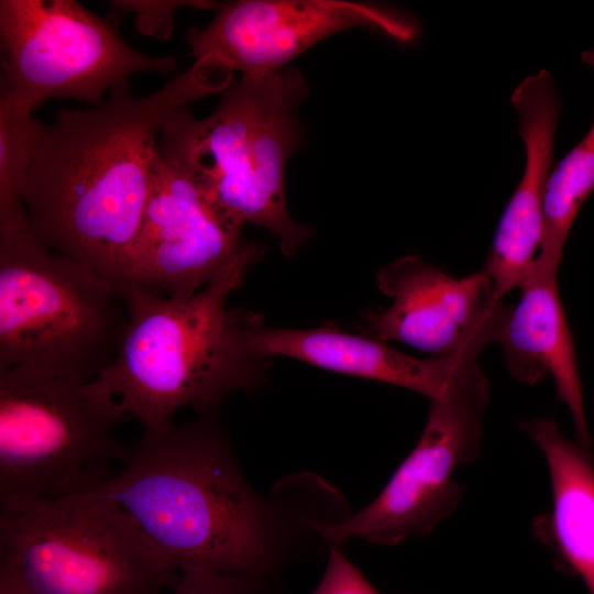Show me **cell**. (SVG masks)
Wrapping results in <instances>:
<instances>
[{
  "label": "cell",
  "instance_id": "7a4b0ae2",
  "mask_svg": "<svg viewBox=\"0 0 594 594\" xmlns=\"http://www.w3.org/2000/svg\"><path fill=\"white\" fill-rule=\"evenodd\" d=\"M202 62L145 97L123 81L87 109H61L44 125L22 187L29 227L118 294L146 205L165 119L226 89Z\"/></svg>",
  "mask_w": 594,
  "mask_h": 594
},
{
  "label": "cell",
  "instance_id": "4fadbf2b",
  "mask_svg": "<svg viewBox=\"0 0 594 594\" xmlns=\"http://www.w3.org/2000/svg\"><path fill=\"white\" fill-rule=\"evenodd\" d=\"M510 101L525 146V168L499 219L483 270L502 299L519 287L539 251L544 186L552 167L562 108L547 69L526 77L513 91Z\"/></svg>",
  "mask_w": 594,
  "mask_h": 594
},
{
  "label": "cell",
  "instance_id": "6da1fadb",
  "mask_svg": "<svg viewBox=\"0 0 594 594\" xmlns=\"http://www.w3.org/2000/svg\"><path fill=\"white\" fill-rule=\"evenodd\" d=\"M90 493L119 505L179 572L267 581L311 538L327 544L320 525L350 514L341 494L315 474L290 475L260 495L217 415L144 431L119 470Z\"/></svg>",
  "mask_w": 594,
  "mask_h": 594
},
{
  "label": "cell",
  "instance_id": "52a82bcc",
  "mask_svg": "<svg viewBox=\"0 0 594 594\" xmlns=\"http://www.w3.org/2000/svg\"><path fill=\"white\" fill-rule=\"evenodd\" d=\"M125 419L98 380L0 371V503L95 491L130 452L116 433Z\"/></svg>",
  "mask_w": 594,
  "mask_h": 594
},
{
  "label": "cell",
  "instance_id": "44dd1931",
  "mask_svg": "<svg viewBox=\"0 0 594 594\" xmlns=\"http://www.w3.org/2000/svg\"><path fill=\"white\" fill-rule=\"evenodd\" d=\"M310 594H380L340 548L328 550L322 579Z\"/></svg>",
  "mask_w": 594,
  "mask_h": 594
},
{
  "label": "cell",
  "instance_id": "9c48e42d",
  "mask_svg": "<svg viewBox=\"0 0 594 594\" xmlns=\"http://www.w3.org/2000/svg\"><path fill=\"white\" fill-rule=\"evenodd\" d=\"M488 404L484 372L430 400L418 442L377 497L343 520L318 528L329 548H340L352 539L396 546L430 535L460 502L461 487L453 475L480 455Z\"/></svg>",
  "mask_w": 594,
  "mask_h": 594
},
{
  "label": "cell",
  "instance_id": "7c38bea8",
  "mask_svg": "<svg viewBox=\"0 0 594 594\" xmlns=\"http://www.w3.org/2000/svg\"><path fill=\"white\" fill-rule=\"evenodd\" d=\"M376 284L392 302L365 316L363 334L436 356L476 360L496 341L509 309L486 272L457 278L416 255L384 266Z\"/></svg>",
  "mask_w": 594,
  "mask_h": 594
},
{
  "label": "cell",
  "instance_id": "3957f363",
  "mask_svg": "<svg viewBox=\"0 0 594 594\" xmlns=\"http://www.w3.org/2000/svg\"><path fill=\"white\" fill-rule=\"evenodd\" d=\"M260 254L261 245L251 242L207 286L187 296L132 287L119 294L128 314L125 333L97 380L127 419L134 418L144 431H161L185 407L213 416L230 394L263 385L268 360L250 344L262 318L228 307Z\"/></svg>",
  "mask_w": 594,
  "mask_h": 594
},
{
  "label": "cell",
  "instance_id": "8fae6325",
  "mask_svg": "<svg viewBox=\"0 0 594 594\" xmlns=\"http://www.w3.org/2000/svg\"><path fill=\"white\" fill-rule=\"evenodd\" d=\"M226 220L196 180L158 152L123 285L164 297L207 286L251 242Z\"/></svg>",
  "mask_w": 594,
  "mask_h": 594
},
{
  "label": "cell",
  "instance_id": "8992f818",
  "mask_svg": "<svg viewBox=\"0 0 594 594\" xmlns=\"http://www.w3.org/2000/svg\"><path fill=\"white\" fill-rule=\"evenodd\" d=\"M0 574L31 594H166L180 572L95 493L1 503Z\"/></svg>",
  "mask_w": 594,
  "mask_h": 594
},
{
  "label": "cell",
  "instance_id": "2e32d148",
  "mask_svg": "<svg viewBox=\"0 0 594 594\" xmlns=\"http://www.w3.org/2000/svg\"><path fill=\"white\" fill-rule=\"evenodd\" d=\"M542 452L550 479L551 508L532 520L535 537L563 572L578 575L594 594V461L588 448L565 438L554 420L521 424Z\"/></svg>",
  "mask_w": 594,
  "mask_h": 594
},
{
  "label": "cell",
  "instance_id": "277c9868",
  "mask_svg": "<svg viewBox=\"0 0 594 594\" xmlns=\"http://www.w3.org/2000/svg\"><path fill=\"white\" fill-rule=\"evenodd\" d=\"M305 77L284 68L241 77L222 91L215 111L195 118L187 107L164 121L158 152L188 173L230 223L270 231L292 256L310 235L287 208L284 175L300 140L296 110L308 96Z\"/></svg>",
  "mask_w": 594,
  "mask_h": 594
},
{
  "label": "cell",
  "instance_id": "7402d4cb",
  "mask_svg": "<svg viewBox=\"0 0 594 594\" xmlns=\"http://www.w3.org/2000/svg\"><path fill=\"white\" fill-rule=\"evenodd\" d=\"M0 594H31L11 578L0 574Z\"/></svg>",
  "mask_w": 594,
  "mask_h": 594
},
{
  "label": "cell",
  "instance_id": "5bb4252c",
  "mask_svg": "<svg viewBox=\"0 0 594 594\" xmlns=\"http://www.w3.org/2000/svg\"><path fill=\"white\" fill-rule=\"evenodd\" d=\"M264 359L287 356L329 371L369 378L440 399L479 374L476 360L435 356L418 359L366 336L333 328L289 329L258 321L250 338Z\"/></svg>",
  "mask_w": 594,
  "mask_h": 594
},
{
  "label": "cell",
  "instance_id": "d6986e66",
  "mask_svg": "<svg viewBox=\"0 0 594 594\" xmlns=\"http://www.w3.org/2000/svg\"><path fill=\"white\" fill-rule=\"evenodd\" d=\"M267 580L239 576L209 570L180 571L166 594H263Z\"/></svg>",
  "mask_w": 594,
  "mask_h": 594
},
{
  "label": "cell",
  "instance_id": "ffe728a7",
  "mask_svg": "<svg viewBox=\"0 0 594 594\" xmlns=\"http://www.w3.org/2000/svg\"><path fill=\"white\" fill-rule=\"evenodd\" d=\"M117 9L132 11L138 29L151 36L167 38L173 30L174 14L183 7L215 9L211 1H111Z\"/></svg>",
  "mask_w": 594,
  "mask_h": 594
},
{
  "label": "cell",
  "instance_id": "30bf717a",
  "mask_svg": "<svg viewBox=\"0 0 594 594\" xmlns=\"http://www.w3.org/2000/svg\"><path fill=\"white\" fill-rule=\"evenodd\" d=\"M371 28L408 43L416 23L387 7L343 0H240L224 3L186 40L195 61L231 76L260 78L286 68L302 52L336 33Z\"/></svg>",
  "mask_w": 594,
  "mask_h": 594
},
{
  "label": "cell",
  "instance_id": "ac0fdd59",
  "mask_svg": "<svg viewBox=\"0 0 594 594\" xmlns=\"http://www.w3.org/2000/svg\"><path fill=\"white\" fill-rule=\"evenodd\" d=\"M32 111L0 97V220L26 215L22 187L44 128Z\"/></svg>",
  "mask_w": 594,
  "mask_h": 594
},
{
  "label": "cell",
  "instance_id": "5b68a950",
  "mask_svg": "<svg viewBox=\"0 0 594 594\" xmlns=\"http://www.w3.org/2000/svg\"><path fill=\"white\" fill-rule=\"evenodd\" d=\"M127 324L107 282L40 242L26 217L0 221V371L95 381L116 359Z\"/></svg>",
  "mask_w": 594,
  "mask_h": 594
},
{
  "label": "cell",
  "instance_id": "e0dca14e",
  "mask_svg": "<svg viewBox=\"0 0 594 594\" xmlns=\"http://www.w3.org/2000/svg\"><path fill=\"white\" fill-rule=\"evenodd\" d=\"M594 69V50L581 54ZM594 191V122L583 139L557 162L548 175L538 262L559 268L562 252L584 201Z\"/></svg>",
  "mask_w": 594,
  "mask_h": 594
},
{
  "label": "cell",
  "instance_id": "9a60e30c",
  "mask_svg": "<svg viewBox=\"0 0 594 594\" xmlns=\"http://www.w3.org/2000/svg\"><path fill=\"white\" fill-rule=\"evenodd\" d=\"M557 274L558 268L534 260L518 287L521 296L515 306H509L495 342L502 346L506 366L517 381L532 385L551 375L557 396L571 415L576 441L590 448L575 348Z\"/></svg>",
  "mask_w": 594,
  "mask_h": 594
},
{
  "label": "cell",
  "instance_id": "ba28073f",
  "mask_svg": "<svg viewBox=\"0 0 594 594\" xmlns=\"http://www.w3.org/2000/svg\"><path fill=\"white\" fill-rule=\"evenodd\" d=\"M0 43V97L31 110L65 98L98 106L129 76L177 66L138 51L74 0H1Z\"/></svg>",
  "mask_w": 594,
  "mask_h": 594
}]
</instances>
